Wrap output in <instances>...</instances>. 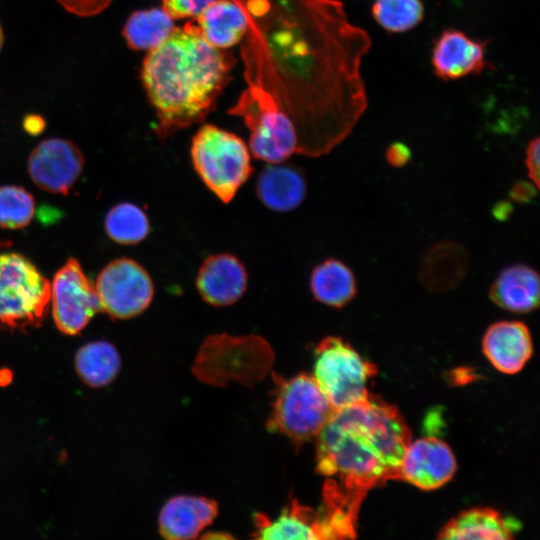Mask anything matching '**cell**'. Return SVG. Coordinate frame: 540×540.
<instances>
[{"label": "cell", "instance_id": "6da1fadb", "mask_svg": "<svg viewBox=\"0 0 540 540\" xmlns=\"http://www.w3.org/2000/svg\"><path fill=\"white\" fill-rule=\"evenodd\" d=\"M316 441V470L326 477L322 513L338 538H355L367 492L399 480L409 427L395 406L370 393L335 409Z\"/></svg>", "mask_w": 540, "mask_h": 540}, {"label": "cell", "instance_id": "7a4b0ae2", "mask_svg": "<svg viewBox=\"0 0 540 540\" xmlns=\"http://www.w3.org/2000/svg\"><path fill=\"white\" fill-rule=\"evenodd\" d=\"M228 73L222 51L194 28H174L148 51L141 80L158 119L157 133L166 138L201 122L211 110Z\"/></svg>", "mask_w": 540, "mask_h": 540}, {"label": "cell", "instance_id": "3957f363", "mask_svg": "<svg viewBox=\"0 0 540 540\" xmlns=\"http://www.w3.org/2000/svg\"><path fill=\"white\" fill-rule=\"evenodd\" d=\"M192 165L205 186L228 204L253 172L250 150L238 135L212 124L192 138Z\"/></svg>", "mask_w": 540, "mask_h": 540}, {"label": "cell", "instance_id": "277c9868", "mask_svg": "<svg viewBox=\"0 0 540 540\" xmlns=\"http://www.w3.org/2000/svg\"><path fill=\"white\" fill-rule=\"evenodd\" d=\"M274 378L276 393L268 427L298 444L316 438L335 409L314 377L303 373L290 379Z\"/></svg>", "mask_w": 540, "mask_h": 540}, {"label": "cell", "instance_id": "5b68a950", "mask_svg": "<svg viewBox=\"0 0 540 540\" xmlns=\"http://www.w3.org/2000/svg\"><path fill=\"white\" fill-rule=\"evenodd\" d=\"M51 284L19 253H0V324L10 328L39 325L50 301Z\"/></svg>", "mask_w": 540, "mask_h": 540}, {"label": "cell", "instance_id": "8992f818", "mask_svg": "<svg viewBox=\"0 0 540 540\" xmlns=\"http://www.w3.org/2000/svg\"><path fill=\"white\" fill-rule=\"evenodd\" d=\"M376 373L375 365L340 337H326L315 349L313 377L334 409L366 398Z\"/></svg>", "mask_w": 540, "mask_h": 540}, {"label": "cell", "instance_id": "52a82bcc", "mask_svg": "<svg viewBox=\"0 0 540 540\" xmlns=\"http://www.w3.org/2000/svg\"><path fill=\"white\" fill-rule=\"evenodd\" d=\"M95 288L101 311L116 319L141 314L149 307L154 295L149 273L130 258H118L106 265Z\"/></svg>", "mask_w": 540, "mask_h": 540}, {"label": "cell", "instance_id": "ba28073f", "mask_svg": "<svg viewBox=\"0 0 540 540\" xmlns=\"http://www.w3.org/2000/svg\"><path fill=\"white\" fill-rule=\"evenodd\" d=\"M50 299L55 324L67 335L79 333L101 311L95 285L76 259H69L55 274Z\"/></svg>", "mask_w": 540, "mask_h": 540}, {"label": "cell", "instance_id": "9c48e42d", "mask_svg": "<svg viewBox=\"0 0 540 540\" xmlns=\"http://www.w3.org/2000/svg\"><path fill=\"white\" fill-rule=\"evenodd\" d=\"M238 113L250 129L248 148L255 158L274 164L298 153L299 137L295 124L282 108L260 103L258 108L241 107Z\"/></svg>", "mask_w": 540, "mask_h": 540}, {"label": "cell", "instance_id": "30bf717a", "mask_svg": "<svg viewBox=\"0 0 540 540\" xmlns=\"http://www.w3.org/2000/svg\"><path fill=\"white\" fill-rule=\"evenodd\" d=\"M84 157L69 140L49 138L40 142L28 158L32 181L50 193L67 194L80 176Z\"/></svg>", "mask_w": 540, "mask_h": 540}, {"label": "cell", "instance_id": "8fae6325", "mask_svg": "<svg viewBox=\"0 0 540 540\" xmlns=\"http://www.w3.org/2000/svg\"><path fill=\"white\" fill-rule=\"evenodd\" d=\"M486 47L487 42L474 39L459 29H444L433 43L432 70L444 81L478 75L490 66Z\"/></svg>", "mask_w": 540, "mask_h": 540}, {"label": "cell", "instance_id": "7c38bea8", "mask_svg": "<svg viewBox=\"0 0 540 540\" xmlns=\"http://www.w3.org/2000/svg\"><path fill=\"white\" fill-rule=\"evenodd\" d=\"M456 459L449 446L436 437L410 442L403 456L399 480L422 490L446 484L456 471Z\"/></svg>", "mask_w": 540, "mask_h": 540}, {"label": "cell", "instance_id": "4fadbf2b", "mask_svg": "<svg viewBox=\"0 0 540 540\" xmlns=\"http://www.w3.org/2000/svg\"><path fill=\"white\" fill-rule=\"evenodd\" d=\"M195 285L203 301L209 305L229 306L245 294L248 273L245 265L235 255L217 253L202 262Z\"/></svg>", "mask_w": 540, "mask_h": 540}, {"label": "cell", "instance_id": "5bb4252c", "mask_svg": "<svg viewBox=\"0 0 540 540\" xmlns=\"http://www.w3.org/2000/svg\"><path fill=\"white\" fill-rule=\"evenodd\" d=\"M469 269V255L458 241L440 240L423 253L419 280L429 292L444 293L456 288Z\"/></svg>", "mask_w": 540, "mask_h": 540}, {"label": "cell", "instance_id": "9a60e30c", "mask_svg": "<svg viewBox=\"0 0 540 540\" xmlns=\"http://www.w3.org/2000/svg\"><path fill=\"white\" fill-rule=\"evenodd\" d=\"M483 353L500 372H519L533 352L529 328L521 321H498L491 324L482 339Z\"/></svg>", "mask_w": 540, "mask_h": 540}, {"label": "cell", "instance_id": "2e32d148", "mask_svg": "<svg viewBox=\"0 0 540 540\" xmlns=\"http://www.w3.org/2000/svg\"><path fill=\"white\" fill-rule=\"evenodd\" d=\"M214 500L180 495L169 499L159 514L160 534L170 540L195 538L217 515Z\"/></svg>", "mask_w": 540, "mask_h": 540}, {"label": "cell", "instance_id": "e0dca14e", "mask_svg": "<svg viewBox=\"0 0 540 540\" xmlns=\"http://www.w3.org/2000/svg\"><path fill=\"white\" fill-rule=\"evenodd\" d=\"M306 192L303 171L285 161L266 165L257 177V197L264 206L275 212L296 209L305 199Z\"/></svg>", "mask_w": 540, "mask_h": 540}, {"label": "cell", "instance_id": "ac0fdd59", "mask_svg": "<svg viewBox=\"0 0 540 540\" xmlns=\"http://www.w3.org/2000/svg\"><path fill=\"white\" fill-rule=\"evenodd\" d=\"M488 294L501 309L513 313L531 312L540 302L539 274L527 264H511L498 273Z\"/></svg>", "mask_w": 540, "mask_h": 540}, {"label": "cell", "instance_id": "d6986e66", "mask_svg": "<svg viewBox=\"0 0 540 540\" xmlns=\"http://www.w3.org/2000/svg\"><path fill=\"white\" fill-rule=\"evenodd\" d=\"M521 528L513 517L492 508H472L460 512L441 529L439 539H511Z\"/></svg>", "mask_w": 540, "mask_h": 540}, {"label": "cell", "instance_id": "ffe728a7", "mask_svg": "<svg viewBox=\"0 0 540 540\" xmlns=\"http://www.w3.org/2000/svg\"><path fill=\"white\" fill-rule=\"evenodd\" d=\"M309 289L316 301L340 309L355 298L358 284L351 268L343 261L331 257L313 268Z\"/></svg>", "mask_w": 540, "mask_h": 540}, {"label": "cell", "instance_id": "44dd1931", "mask_svg": "<svg viewBox=\"0 0 540 540\" xmlns=\"http://www.w3.org/2000/svg\"><path fill=\"white\" fill-rule=\"evenodd\" d=\"M201 35L219 49L230 48L245 35L249 21L242 8L231 0H217L198 17Z\"/></svg>", "mask_w": 540, "mask_h": 540}, {"label": "cell", "instance_id": "7402d4cb", "mask_svg": "<svg viewBox=\"0 0 540 540\" xmlns=\"http://www.w3.org/2000/svg\"><path fill=\"white\" fill-rule=\"evenodd\" d=\"M255 523L258 539H322L321 514L295 500L276 520L259 514Z\"/></svg>", "mask_w": 540, "mask_h": 540}, {"label": "cell", "instance_id": "603a6c76", "mask_svg": "<svg viewBox=\"0 0 540 540\" xmlns=\"http://www.w3.org/2000/svg\"><path fill=\"white\" fill-rule=\"evenodd\" d=\"M174 19L163 7L134 11L127 18L122 34L127 46L149 51L162 43L174 30Z\"/></svg>", "mask_w": 540, "mask_h": 540}, {"label": "cell", "instance_id": "cb8c5ba5", "mask_svg": "<svg viewBox=\"0 0 540 540\" xmlns=\"http://www.w3.org/2000/svg\"><path fill=\"white\" fill-rule=\"evenodd\" d=\"M120 355L111 343L99 340L82 346L76 353L75 369L88 386L100 388L111 383L120 370Z\"/></svg>", "mask_w": 540, "mask_h": 540}, {"label": "cell", "instance_id": "d4e9b609", "mask_svg": "<svg viewBox=\"0 0 540 540\" xmlns=\"http://www.w3.org/2000/svg\"><path fill=\"white\" fill-rule=\"evenodd\" d=\"M104 226L110 239L118 244L133 245L149 234L150 223L145 212L133 203H120L109 210Z\"/></svg>", "mask_w": 540, "mask_h": 540}, {"label": "cell", "instance_id": "484cf974", "mask_svg": "<svg viewBox=\"0 0 540 540\" xmlns=\"http://www.w3.org/2000/svg\"><path fill=\"white\" fill-rule=\"evenodd\" d=\"M374 21L391 34L405 33L424 19L422 0H374L371 6Z\"/></svg>", "mask_w": 540, "mask_h": 540}, {"label": "cell", "instance_id": "4316f807", "mask_svg": "<svg viewBox=\"0 0 540 540\" xmlns=\"http://www.w3.org/2000/svg\"><path fill=\"white\" fill-rule=\"evenodd\" d=\"M34 212V198L26 189L14 185L0 187V227L23 228L31 222Z\"/></svg>", "mask_w": 540, "mask_h": 540}, {"label": "cell", "instance_id": "83f0119b", "mask_svg": "<svg viewBox=\"0 0 540 540\" xmlns=\"http://www.w3.org/2000/svg\"><path fill=\"white\" fill-rule=\"evenodd\" d=\"M217 0H162L163 8L174 20L197 18Z\"/></svg>", "mask_w": 540, "mask_h": 540}, {"label": "cell", "instance_id": "f1b7e54d", "mask_svg": "<svg viewBox=\"0 0 540 540\" xmlns=\"http://www.w3.org/2000/svg\"><path fill=\"white\" fill-rule=\"evenodd\" d=\"M64 9L80 17L94 16L104 11L112 0H56Z\"/></svg>", "mask_w": 540, "mask_h": 540}, {"label": "cell", "instance_id": "f546056e", "mask_svg": "<svg viewBox=\"0 0 540 540\" xmlns=\"http://www.w3.org/2000/svg\"><path fill=\"white\" fill-rule=\"evenodd\" d=\"M539 150L540 140L536 136L532 138L525 150V166L529 180L539 189Z\"/></svg>", "mask_w": 540, "mask_h": 540}, {"label": "cell", "instance_id": "4dcf8cb0", "mask_svg": "<svg viewBox=\"0 0 540 540\" xmlns=\"http://www.w3.org/2000/svg\"><path fill=\"white\" fill-rule=\"evenodd\" d=\"M411 157V149L407 144L401 141L391 143L385 151L386 161L395 168L405 166L410 161Z\"/></svg>", "mask_w": 540, "mask_h": 540}, {"label": "cell", "instance_id": "1f68e13d", "mask_svg": "<svg viewBox=\"0 0 540 540\" xmlns=\"http://www.w3.org/2000/svg\"><path fill=\"white\" fill-rule=\"evenodd\" d=\"M538 188L526 180H517L509 190V198L520 204H530L537 197Z\"/></svg>", "mask_w": 540, "mask_h": 540}, {"label": "cell", "instance_id": "d6a6232c", "mask_svg": "<svg viewBox=\"0 0 540 540\" xmlns=\"http://www.w3.org/2000/svg\"><path fill=\"white\" fill-rule=\"evenodd\" d=\"M23 126L26 132L36 135L43 131L45 122L40 116L29 115L24 119Z\"/></svg>", "mask_w": 540, "mask_h": 540}, {"label": "cell", "instance_id": "836d02e7", "mask_svg": "<svg viewBox=\"0 0 540 540\" xmlns=\"http://www.w3.org/2000/svg\"><path fill=\"white\" fill-rule=\"evenodd\" d=\"M512 211L513 209L510 203L506 201H501L500 203L496 204L495 207L493 208V215L498 220H506L509 218Z\"/></svg>", "mask_w": 540, "mask_h": 540}, {"label": "cell", "instance_id": "e575fe53", "mask_svg": "<svg viewBox=\"0 0 540 540\" xmlns=\"http://www.w3.org/2000/svg\"><path fill=\"white\" fill-rule=\"evenodd\" d=\"M3 43H4V34H3L2 26L0 24V51L2 49Z\"/></svg>", "mask_w": 540, "mask_h": 540}]
</instances>
